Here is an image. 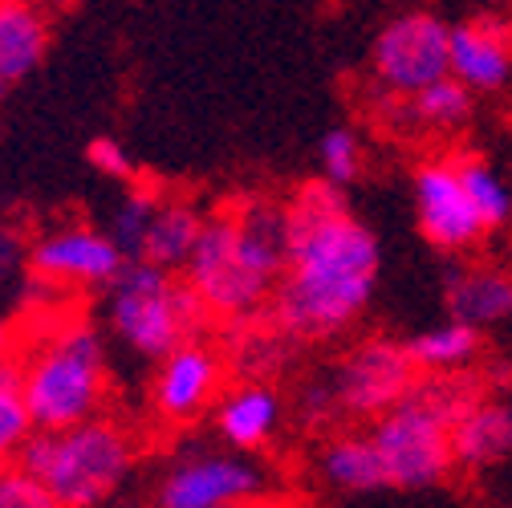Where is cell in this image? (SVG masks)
<instances>
[{
    "label": "cell",
    "mask_w": 512,
    "mask_h": 508,
    "mask_svg": "<svg viewBox=\"0 0 512 508\" xmlns=\"http://www.w3.org/2000/svg\"><path fill=\"white\" fill-rule=\"evenodd\" d=\"M317 167H322V179L342 192L362 175V139L354 126H330L317 143Z\"/></svg>",
    "instance_id": "obj_23"
},
{
    "label": "cell",
    "mask_w": 512,
    "mask_h": 508,
    "mask_svg": "<svg viewBox=\"0 0 512 508\" xmlns=\"http://www.w3.org/2000/svg\"><path fill=\"white\" fill-rule=\"evenodd\" d=\"M9 346H13V330H9L5 317H0V354H9Z\"/></svg>",
    "instance_id": "obj_31"
},
{
    "label": "cell",
    "mask_w": 512,
    "mask_h": 508,
    "mask_svg": "<svg viewBox=\"0 0 512 508\" xmlns=\"http://www.w3.org/2000/svg\"><path fill=\"white\" fill-rule=\"evenodd\" d=\"M17 391L37 431L102 415L110 395L106 338L82 313H53L17 358Z\"/></svg>",
    "instance_id": "obj_3"
},
{
    "label": "cell",
    "mask_w": 512,
    "mask_h": 508,
    "mask_svg": "<svg viewBox=\"0 0 512 508\" xmlns=\"http://www.w3.org/2000/svg\"><path fill=\"white\" fill-rule=\"evenodd\" d=\"M0 508H61V504L33 472H25L21 464H5V472H0Z\"/></svg>",
    "instance_id": "obj_25"
},
{
    "label": "cell",
    "mask_w": 512,
    "mask_h": 508,
    "mask_svg": "<svg viewBox=\"0 0 512 508\" xmlns=\"http://www.w3.org/2000/svg\"><path fill=\"white\" fill-rule=\"evenodd\" d=\"M155 208H159V196L147 192V187H135V192H126L122 204L114 208L110 236L118 240V248L126 252V257H139V244H143V232H147Z\"/></svg>",
    "instance_id": "obj_24"
},
{
    "label": "cell",
    "mask_w": 512,
    "mask_h": 508,
    "mask_svg": "<svg viewBox=\"0 0 512 508\" xmlns=\"http://www.w3.org/2000/svg\"><path fill=\"white\" fill-rule=\"evenodd\" d=\"M224 391V358L212 342L187 338L167 350L151 378V411L163 423L187 427L204 419Z\"/></svg>",
    "instance_id": "obj_12"
},
{
    "label": "cell",
    "mask_w": 512,
    "mask_h": 508,
    "mask_svg": "<svg viewBox=\"0 0 512 508\" xmlns=\"http://www.w3.org/2000/svg\"><path fill=\"white\" fill-rule=\"evenodd\" d=\"M472 395H480L472 374L419 378L395 407H387L374 419L370 439L382 456L387 488L423 492V488H439L456 472L452 423Z\"/></svg>",
    "instance_id": "obj_4"
},
{
    "label": "cell",
    "mask_w": 512,
    "mask_h": 508,
    "mask_svg": "<svg viewBox=\"0 0 512 508\" xmlns=\"http://www.w3.org/2000/svg\"><path fill=\"white\" fill-rule=\"evenodd\" d=\"M5 464H9V460H5V456H0V472H5Z\"/></svg>",
    "instance_id": "obj_33"
},
{
    "label": "cell",
    "mask_w": 512,
    "mask_h": 508,
    "mask_svg": "<svg viewBox=\"0 0 512 508\" xmlns=\"http://www.w3.org/2000/svg\"><path fill=\"white\" fill-rule=\"evenodd\" d=\"M17 464L33 472L61 508H98L131 476L135 439L122 423L94 415L57 431H33Z\"/></svg>",
    "instance_id": "obj_5"
},
{
    "label": "cell",
    "mask_w": 512,
    "mask_h": 508,
    "mask_svg": "<svg viewBox=\"0 0 512 508\" xmlns=\"http://www.w3.org/2000/svg\"><path fill=\"white\" fill-rule=\"evenodd\" d=\"M285 419V403L281 391L269 383H236L228 391H220L216 407H212V423L216 435L224 439L228 452H261L277 439Z\"/></svg>",
    "instance_id": "obj_14"
},
{
    "label": "cell",
    "mask_w": 512,
    "mask_h": 508,
    "mask_svg": "<svg viewBox=\"0 0 512 508\" xmlns=\"http://www.w3.org/2000/svg\"><path fill=\"white\" fill-rule=\"evenodd\" d=\"M285 273V208L273 200H244L204 216L196 248L183 265L187 285L208 317L244 322L256 317Z\"/></svg>",
    "instance_id": "obj_2"
},
{
    "label": "cell",
    "mask_w": 512,
    "mask_h": 508,
    "mask_svg": "<svg viewBox=\"0 0 512 508\" xmlns=\"http://www.w3.org/2000/svg\"><path fill=\"white\" fill-rule=\"evenodd\" d=\"M407 354L419 370V378H439V374H468L480 354H484V334L468 322H460V317L447 313L443 322L411 334L407 342Z\"/></svg>",
    "instance_id": "obj_18"
},
{
    "label": "cell",
    "mask_w": 512,
    "mask_h": 508,
    "mask_svg": "<svg viewBox=\"0 0 512 508\" xmlns=\"http://www.w3.org/2000/svg\"><path fill=\"white\" fill-rule=\"evenodd\" d=\"M17 387V358L0 354V391H13Z\"/></svg>",
    "instance_id": "obj_29"
},
{
    "label": "cell",
    "mask_w": 512,
    "mask_h": 508,
    "mask_svg": "<svg viewBox=\"0 0 512 508\" xmlns=\"http://www.w3.org/2000/svg\"><path fill=\"white\" fill-rule=\"evenodd\" d=\"M411 204H415V224H419L423 240L439 252L460 257V252H472L484 236H492L468 196L456 155H435L415 167Z\"/></svg>",
    "instance_id": "obj_10"
},
{
    "label": "cell",
    "mask_w": 512,
    "mask_h": 508,
    "mask_svg": "<svg viewBox=\"0 0 512 508\" xmlns=\"http://www.w3.org/2000/svg\"><path fill=\"white\" fill-rule=\"evenodd\" d=\"M49 53V17L41 0H0V98L17 90Z\"/></svg>",
    "instance_id": "obj_17"
},
{
    "label": "cell",
    "mask_w": 512,
    "mask_h": 508,
    "mask_svg": "<svg viewBox=\"0 0 512 508\" xmlns=\"http://www.w3.org/2000/svg\"><path fill=\"white\" fill-rule=\"evenodd\" d=\"M106 289V322L114 338L151 362L187 338H200L204 330V301L187 285V277L163 265L131 261Z\"/></svg>",
    "instance_id": "obj_6"
},
{
    "label": "cell",
    "mask_w": 512,
    "mask_h": 508,
    "mask_svg": "<svg viewBox=\"0 0 512 508\" xmlns=\"http://www.w3.org/2000/svg\"><path fill=\"white\" fill-rule=\"evenodd\" d=\"M86 159H90V167H94L98 175H106V179H122V183L135 179V159H131V151H126L118 139H110V135L90 139Z\"/></svg>",
    "instance_id": "obj_27"
},
{
    "label": "cell",
    "mask_w": 512,
    "mask_h": 508,
    "mask_svg": "<svg viewBox=\"0 0 512 508\" xmlns=\"http://www.w3.org/2000/svg\"><path fill=\"white\" fill-rule=\"evenodd\" d=\"M378 277V236L350 212L346 192L305 183L285 204V273L269 301L277 330L301 342L346 334L370 309Z\"/></svg>",
    "instance_id": "obj_1"
},
{
    "label": "cell",
    "mask_w": 512,
    "mask_h": 508,
    "mask_svg": "<svg viewBox=\"0 0 512 508\" xmlns=\"http://www.w3.org/2000/svg\"><path fill=\"white\" fill-rule=\"evenodd\" d=\"M472 110H476V94L447 74V78L423 86L419 94L399 98L391 118L399 126H407V131H419V135H456L472 122Z\"/></svg>",
    "instance_id": "obj_19"
},
{
    "label": "cell",
    "mask_w": 512,
    "mask_h": 508,
    "mask_svg": "<svg viewBox=\"0 0 512 508\" xmlns=\"http://www.w3.org/2000/svg\"><path fill=\"white\" fill-rule=\"evenodd\" d=\"M265 476L244 452H183L155 484V508H248Z\"/></svg>",
    "instance_id": "obj_9"
},
{
    "label": "cell",
    "mask_w": 512,
    "mask_h": 508,
    "mask_svg": "<svg viewBox=\"0 0 512 508\" xmlns=\"http://www.w3.org/2000/svg\"><path fill=\"white\" fill-rule=\"evenodd\" d=\"M317 472L334 492H350V496L387 488V472H382V456L370 431H342L326 439L322 456H317Z\"/></svg>",
    "instance_id": "obj_20"
},
{
    "label": "cell",
    "mask_w": 512,
    "mask_h": 508,
    "mask_svg": "<svg viewBox=\"0 0 512 508\" xmlns=\"http://www.w3.org/2000/svg\"><path fill=\"white\" fill-rule=\"evenodd\" d=\"M447 74L472 94H500L512 86V21L468 17L447 33Z\"/></svg>",
    "instance_id": "obj_13"
},
{
    "label": "cell",
    "mask_w": 512,
    "mask_h": 508,
    "mask_svg": "<svg viewBox=\"0 0 512 508\" xmlns=\"http://www.w3.org/2000/svg\"><path fill=\"white\" fill-rule=\"evenodd\" d=\"M41 5H53V9H66L70 0H41Z\"/></svg>",
    "instance_id": "obj_32"
},
{
    "label": "cell",
    "mask_w": 512,
    "mask_h": 508,
    "mask_svg": "<svg viewBox=\"0 0 512 508\" xmlns=\"http://www.w3.org/2000/svg\"><path fill=\"white\" fill-rule=\"evenodd\" d=\"M200 224H204V216L191 204L159 200V208H155V216L143 232V244H139V261H151V265H163V269H183L191 248H196Z\"/></svg>",
    "instance_id": "obj_21"
},
{
    "label": "cell",
    "mask_w": 512,
    "mask_h": 508,
    "mask_svg": "<svg viewBox=\"0 0 512 508\" xmlns=\"http://www.w3.org/2000/svg\"><path fill=\"white\" fill-rule=\"evenodd\" d=\"M419 383V370L403 342L391 338H366L334 366L326 378L334 415L346 419H378L387 407H395L411 387Z\"/></svg>",
    "instance_id": "obj_8"
},
{
    "label": "cell",
    "mask_w": 512,
    "mask_h": 508,
    "mask_svg": "<svg viewBox=\"0 0 512 508\" xmlns=\"http://www.w3.org/2000/svg\"><path fill=\"white\" fill-rule=\"evenodd\" d=\"M443 305L480 334L512 326V273L500 265H452L443 277Z\"/></svg>",
    "instance_id": "obj_16"
},
{
    "label": "cell",
    "mask_w": 512,
    "mask_h": 508,
    "mask_svg": "<svg viewBox=\"0 0 512 508\" xmlns=\"http://www.w3.org/2000/svg\"><path fill=\"white\" fill-rule=\"evenodd\" d=\"M484 9H488L492 17H504V21H512V0H484Z\"/></svg>",
    "instance_id": "obj_30"
},
{
    "label": "cell",
    "mask_w": 512,
    "mask_h": 508,
    "mask_svg": "<svg viewBox=\"0 0 512 508\" xmlns=\"http://www.w3.org/2000/svg\"><path fill=\"white\" fill-rule=\"evenodd\" d=\"M33 431L37 427H33V415H29L21 391L17 387L13 391H0V456H5V460L17 456Z\"/></svg>",
    "instance_id": "obj_26"
},
{
    "label": "cell",
    "mask_w": 512,
    "mask_h": 508,
    "mask_svg": "<svg viewBox=\"0 0 512 508\" xmlns=\"http://www.w3.org/2000/svg\"><path fill=\"white\" fill-rule=\"evenodd\" d=\"M21 261H25V244H21V236L9 232V228H0V281H9V277L21 269Z\"/></svg>",
    "instance_id": "obj_28"
},
{
    "label": "cell",
    "mask_w": 512,
    "mask_h": 508,
    "mask_svg": "<svg viewBox=\"0 0 512 508\" xmlns=\"http://www.w3.org/2000/svg\"><path fill=\"white\" fill-rule=\"evenodd\" d=\"M447 33L435 13H403L378 29L370 45V78L382 102H399L447 78Z\"/></svg>",
    "instance_id": "obj_7"
},
{
    "label": "cell",
    "mask_w": 512,
    "mask_h": 508,
    "mask_svg": "<svg viewBox=\"0 0 512 508\" xmlns=\"http://www.w3.org/2000/svg\"><path fill=\"white\" fill-rule=\"evenodd\" d=\"M29 265L41 281L61 289H106L122 273L126 252L118 248L110 228L61 224L33 240Z\"/></svg>",
    "instance_id": "obj_11"
},
{
    "label": "cell",
    "mask_w": 512,
    "mask_h": 508,
    "mask_svg": "<svg viewBox=\"0 0 512 508\" xmlns=\"http://www.w3.org/2000/svg\"><path fill=\"white\" fill-rule=\"evenodd\" d=\"M456 163H460L464 187H468V196H472L480 220L488 224V232L508 228L512 224V187H508V179L484 155H472V151H460Z\"/></svg>",
    "instance_id": "obj_22"
},
{
    "label": "cell",
    "mask_w": 512,
    "mask_h": 508,
    "mask_svg": "<svg viewBox=\"0 0 512 508\" xmlns=\"http://www.w3.org/2000/svg\"><path fill=\"white\" fill-rule=\"evenodd\" d=\"M452 460L464 472H492L512 460V403L500 395H472L452 423Z\"/></svg>",
    "instance_id": "obj_15"
}]
</instances>
